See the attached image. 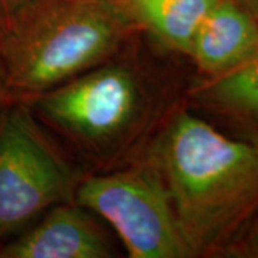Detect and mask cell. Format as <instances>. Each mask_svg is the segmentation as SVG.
Wrapping results in <instances>:
<instances>
[{
    "instance_id": "obj_5",
    "label": "cell",
    "mask_w": 258,
    "mask_h": 258,
    "mask_svg": "<svg viewBox=\"0 0 258 258\" xmlns=\"http://www.w3.org/2000/svg\"><path fill=\"white\" fill-rule=\"evenodd\" d=\"M75 201L102 217L131 258L192 257L162 172L152 157L79 181Z\"/></svg>"
},
{
    "instance_id": "obj_13",
    "label": "cell",
    "mask_w": 258,
    "mask_h": 258,
    "mask_svg": "<svg viewBox=\"0 0 258 258\" xmlns=\"http://www.w3.org/2000/svg\"><path fill=\"white\" fill-rule=\"evenodd\" d=\"M242 5H247L248 3L249 6H251V10L255 13V15H258V0H240Z\"/></svg>"
},
{
    "instance_id": "obj_8",
    "label": "cell",
    "mask_w": 258,
    "mask_h": 258,
    "mask_svg": "<svg viewBox=\"0 0 258 258\" xmlns=\"http://www.w3.org/2000/svg\"><path fill=\"white\" fill-rule=\"evenodd\" d=\"M189 95L203 111L258 144V55L228 74L203 78Z\"/></svg>"
},
{
    "instance_id": "obj_2",
    "label": "cell",
    "mask_w": 258,
    "mask_h": 258,
    "mask_svg": "<svg viewBox=\"0 0 258 258\" xmlns=\"http://www.w3.org/2000/svg\"><path fill=\"white\" fill-rule=\"evenodd\" d=\"M138 33L115 0H28L0 26L10 102L29 103L106 62Z\"/></svg>"
},
{
    "instance_id": "obj_14",
    "label": "cell",
    "mask_w": 258,
    "mask_h": 258,
    "mask_svg": "<svg viewBox=\"0 0 258 258\" xmlns=\"http://www.w3.org/2000/svg\"><path fill=\"white\" fill-rule=\"evenodd\" d=\"M3 19H5V15H3V12L0 9V26H2V23H3Z\"/></svg>"
},
{
    "instance_id": "obj_7",
    "label": "cell",
    "mask_w": 258,
    "mask_h": 258,
    "mask_svg": "<svg viewBox=\"0 0 258 258\" xmlns=\"http://www.w3.org/2000/svg\"><path fill=\"white\" fill-rule=\"evenodd\" d=\"M257 55V15L240 0H217L197 30L186 56L203 78H214Z\"/></svg>"
},
{
    "instance_id": "obj_3",
    "label": "cell",
    "mask_w": 258,
    "mask_h": 258,
    "mask_svg": "<svg viewBox=\"0 0 258 258\" xmlns=\"http://www.w3.org/2000/svg\"><path fill=\"white\" fill-rule=\"evenodd\" d=\"M144 69L122 50L29 105L83 155L106 162L132 147L157 119L162 103Z\"/></svg>"
},
{
    "instance_id": "obj_9",
    "label": "cell",
    "mask_w": 258,
    "mask_h": 258,
    "mask_svg": "<svg viewBox=\"0 0 258 258\" xmlns=\"http://www.w3.org/2000/svg\"><path fill=\"white\" fill-rule=\"evenodd\" d=\"M129 20L162 47L188 55L192 39L217 0H115Z\"/></svg>"
},
{
    "instance_id": "obj_4",
    "label": "cell",
    "mask_w": 258,
    "mask_h": 258,
    "mask_svg": "<svg viewBox=\"0 0 258 258\" xmlns=\"http://www.w3.org/2000/svg\"><path fill=\"white\" fill-rule=\"evenodd\" d=\"M79 181L32 106L8 103L0 113V241L49 208L75 201Z\"/></svg>"
},
{
    "instance_id": "obj_6",
    "label": "cell",
    "mask_w": 258,
    "mask_h": 258,
    "mask_svg": "<svg viewBox=\"0 0 258 258\" xmlns=\"http://www.w3.org/2000/svg\"><path fill=\"white\" fill-rule=\"evenodd\" d=\"M113 249L101 225L82 205L57 204L13 241L0 258H111Z\"/></svg>"
},
{
    "instance_id": "obj_10",
    "label": "cell",
    "mask_w": 258,
    "mask_h": 258,
    "mask_svg": "<svg viewBox=\"0 0 258 258\" xmlns=\"http://www.w3.org/2000/svg\"><path fill=\"white\" fill-rule=\"evenodd\" d=\"M224 257L258 258V211L234 241Z\"/></svg>"
},
{
    "instance_id": "obj_1",
    "label": "cell",
    "mask_w": 258,
    "mask_h": 258,
    "mask_svg": "<svg viewBox=\"0 0 258 258\" xmlns=\"http://www.w3.org/2000/svg\"><path fill=\"white\" fill-rule=\"evenodd\" d=\"M148 155L162 172L192 257H224L258 211V144L178 109Z\"/></svg>"
},
{
    "instance_id": "obj_11",
    "label": "cell",
    "mask_w": 258,
    "mask_h": 258,
    "mask_svg": "<svg viewBox=\"0 0 258 258\" xmlns=\"http://www.w3.org/2000/svg\"><path fill=\"white\" fill-rule=\"evenodd\" d=\"M10 103L9 93H8V86H6V78L3 72V66L0 63V113L6 108V105Z\"/></svg>"
},
{
    "instance_id": "obj_15",
    "label": "cell",
    "mask_w": 258,
    "mask_h": 258,
    "mask_svg": "<svg viewBox=\"0 0 258 258\" xmlns=\"http://www.w3.org/2000/svg\"><path fill=\"white\" fill-rule=\"evenodd\" d=\"M257 16H258V15H257Z\"/></svg>"
},
{
    "instance_id": "obj_12",
    "label": "cell",
    "mask_w": 258,
    "mask_h": 258,
    "mask_svg": "<svg viewBox=\"0 0 258 258\" xmlns=\"http://www.w3.org/2000/svg\"><path fill=\"white\" fill-rule=\"evenodd\" d=\"M28 0H0V9L3 12L5 16L10 15L12 12L19 9L23 3H26Z\"/></svg>"
}]
</instances>
